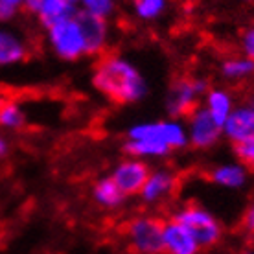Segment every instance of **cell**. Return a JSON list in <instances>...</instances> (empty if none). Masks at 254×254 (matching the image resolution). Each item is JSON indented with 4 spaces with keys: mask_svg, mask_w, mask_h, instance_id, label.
<instances>
[{
    "mask_svg": "<svg viewBox=\"0 0 254 254\" xmlns=\"http://www.w3.org/2000/svg\"><path fill=\"white\" fill-rule=\"evenodd\" d=\"M92 85L109 102L120 105L136 102L146 92V83L138 70L115 56H103L96 63Z\"/></svg>",
    "mask_w": 254,
    "mask_h": 254,
    "instance_id": "obj_1",
    "label": "cell"
},
{
    "mask_svg": "<svg viewBox=\"0 0 254 254\" xmlns=\"http://www.w3.org/2000/svg\"><path fill=\"white\" fill-rule=\"evenodd\" d=\"M164 225L159 217H136L127 225V238L134 254H166Z\"/></svg>",
    "mask_w": 254,
    "mask_h": 254,
    "instance_id": "obj_2",
    "label": "cell"
},
{
    "mask_svg": "<svg viewBox=\"0 0 254 254\" xmlns=\"http://www.w3.org/2000/svg\"><path fill=\"white\" fill-rule=\"evenodd\" d=\"M175 219L190 230L199 247H212L221 238L219 223L214 219V216H210L206 210L199 206H186L179 212Z\"/></svg>",
    "mask_w": 254,
    "mask_h": 254,
    "instance_id": "obj_3",
    "label": "cell"
},
{
    "mask_svg": "<svg viewBox=\"0 0 254 254\" xmlns=\"http://www.w3.org/2000/svg\"><path fill=\"white\" fill-rule=\"evenodd\" d=\"M50 30V41L58 54L64 59H76L85 54V43H83L79 26L74 20V15L70 19H64L58 24L48 28Z\"/></svg>",
    "mask_w": 254,
    "mask_h": 254,
    "instance_id": "obj_4",
    "label": "cell"
},
{
    "mask_svg": "<svg viewBox=\"0 0 254 254\" xmlns=\"http://www.w3.org/2000/svg\"><path fill=\"white\" fill-rule=\"evenodd\" d=\"M203 89L201 83L181 77L172 85L168 94V111L173 116H193L197 113V94Z\"/></svg>",
    "mask_w": 254,
    "mask_h": 254,
    "instance_id": "obj_5",
    "label": "cell"
},
{
    "mask_svg": "<svg viewBox=\"0 0 254 254\" xmlns=\"http://www.w3.org/2000/svg\"><path fill=\"white\" fill-rule=\"evenodd\" d=\"M129 136H131V140H151V142H159V144L168 146L170 149L185 146L186 142L185 131L179 126H175V124H168V122L136 126L129 131Z\"/></svg>",
    "mask_w": 254,
    "mask_h": 254,
    "instance_id": "obj_6",
    "label": "cell"
},
{
    "mask_svg": "<svg viewBox=\"0 0 254 254\" xmlns=\"http://www.w3.org/2000/svg\"><path fill=\"white\" fill-rule=\"evenodd\" d=\"M74 20L81 32L85 54H96L102 50L105 39H107V24H105L103 17L94 15L87 9H81V11L74 13Z\"/></svg>",
    "mask_w": 254,
    "mask_h": 254,
    "instance_id": "obj_7",
    "label": "cell"
},
{
    "mask_svg": "<svg viewBox=\"0 0 254 254\" xmlns=\"http://www.w3.org/2000/svg\"><path fill=\"white\" fill-rule=\"evenodd\" d=\"M149 175L151 173H149V170H147V166L144 162L129 160V162H124V164L118 166L111 179L115 181L124 195H134V193L142 191Z\"/></svg>",
    "mask_w": 254,
    "mask_h": 254,
    "instance_id": "obj_8",
    "label": "cell"
},
{
    "mask_svg": "<svg viewBox=\"0 0 254 254\" xmlns=\"http://www.w3.org/2000/svg\"><path fill=\"white\" fill-rule=\"evenodd\" d=\"M199 245L185 225L172 219L164 225V253L166 254H197Z\"/></svg>",
    "mask_w": 254,
    "mask_h": 254,
    "instance_id": "obj_9",
    "label": "cell"
},
{
    "mask_svg": "<svg viewBox=\"0 0 254 254\" xmlns=\"http://www.w3.org/2000/svg\"><path fill=\"white\" fill-rule=\"evenodd\" d=\"M28 9L37 13L41 22L50 28L74 15L70 0H24Z\"/></svg>",
    "mask_w": 254,
    "mask_h": 254,
    "instance_id": "obj_10",
    "label": "cell"
},
{
    "mask_svg": "<svg viewBox=\"0 0 254 254\" xmlns=\"http://www.w3.org/2000/svg\"><path fill=\"white\" fill-rule=\"evenodd\" d=\"M223 127L206 111H197L191 120V144L195 147H210L219 138Z\"/></svg>",
    "mask_w": 254,
    "mask_h": 254,
    "instance_id": "obj_11",
    "label": "cell"
},
{
    "mask_svg": "<svg viewBox=\"0 0 254 254\" xmlns=\"http://www.w3.org/2000/svg\"><path fill=\"white\" fill-rule=\"evenodd\" d=\"M223 127L234 142L254 138V107L238 109L230 113Z\"/></svg>",
    "mask_w": 254,
    "mask_h": 254,
    "instance_id": "obj_12",
    "label": "cell"
},
{
    "mask_svg": "<svg viewBox=\"0 0 254 254\" xmlns=\"http://www.w3.org/2000/svg\"><path fill=\"white\" fill-rule=\"evenodd\" d=\"M173 185H175V179H173L172 173L168 172H159L149 175L147 183L142 188V195L146 201H157L160 197L168 195L170 191L173 190Z\"/></svg>",
    "mask_w": 254,
    "mask_h": 254,
    "instance_id": "obj_13",
    "label": "cell"
},
{
    "mask_svg": "<svg viewBox=\"0 0 254 254\" xmlns=\"http://www.w3.org/2000/svg\"><path fill=\"white\" fill-rule=\"evenodd\" d=\"M24 58V46L11 33L0 32V66L17 63Z\"/></svg>",
    "mask_w": 254,
    "mask_h": 254,
    "instance_id": "obj_14",
    "label": "cell"
},
{
    "mask_svg": "<svg viewBox=\"0 0 254 254\" xmlns=\"http://www.w3.org/2000/svg\"><path fill=\"white\" fill-rule=\"evenodd\" d=\"M210 179L221 186H229V188H238L245 183V170L238 168V166H221L210 173Z\"/></svg>",
    "mask_w": 254,
    "mask_h": 254,
    "instance_id": "obj_15",
    "label": "cell"
},
{
    "mask_svg": "<svg viewBox=\"0 0 254 254\" xmlns=\"http://www.w3.org/2000/svg\"><path fill=\"white\" fill-rule=\"evenodd\" d=\"M94 195H96V199L102 204H105V206H116V204H120L122 201H124V197H126L120 191V188L116 186V183L113 179H103V181H100L94 188Z\"/></svg>",
    "mask_w": 254,
    "mask_h": 254,
    "instance_id": "obj_16",
    "label": "cell"
},
{
    "mask_svg": "<svg viewBox=\"0 0 254 254\" xmlns=\"http://www.w3.org/2000/svg\"><path fill=\"white\" fill-rule=\"evenodd\" d=\"M208 113L212 115V118L219 124V126H225L227 118L230 116V98L225 92H212L208 96Z\"/></svg>",
    "mask_w": 254,
    "mask_h": 254,
    "instance_id": "obj_17",
    "label": "cell"
},
{
    "mask_svg": "<svg viewBox=\"0 0 254 254\" xmlns=\"http://www.w3.org/2000/svg\"><path fill=\"white\" fill-rule=\"evenodd\" d=\"M126 151L134 157H142V155H164L170 151V147L159 142H151V140H131L126 146Z\"/></svg>",
    "mask_w": 254,
    "mask_h": 254,
    "instance_id": "obj_18",
    "label": "cell"
},
{
    "mask_svg": "<svg viewBox=\"0 0 254 254\" xmlns=\"http://www.w3.org/2000/svg\"><path fill=\"white\" fill-rule=\"evenodd\" d=\"M234 153L243 168H247L249 172H254V138L234 142Z\"/></svg>",
    "mask_w": 254,
    "mask_h": 254,
    "instance_id": "obj_19",
    "label": "cell"
},
{
    "mask_svg": "<svg viewBox=\"0 0 254 254\" xmlns=\"http://www.w3.org/2000/svg\"><path fill=\"white\" fill-rule=\"evenodd\" d=\"M251 72H254V61L251 59H230L223 64V74L229 77L247 76Z\"/></svg>",
    "mask_w": 254,
    "mask_h": 254,
    "instance_id": "obj_20",
    "label": "cell"
},
{
    "mask_svg": "<svg viewBox=\"0 0 254 254\" xmlns=\"http://www.w3.org/2000/svg\"><path fill=\"white\" fill-rule=\"evenodd\" d=\"M24 120L20 109L13 103H4L0 107V126L4 127H19Z\"/></svg>",
    "mask_w": 254,
    "mask_h": 254,
    "instance_id": "obj_21",
    "label": "cell"
},
{
    "mask_svg": "<svg viewBox=\"0 0 254 254\" xmlns=\"http://www.w3.org/2000/svg\"><path fill=\"white\" fill-rule=\"evenodd\" d=\"M133 2L138 15L144 17V19L157 17L162 11V7H164V0H133Z\"/></svg>",
    "mask_w": 254,
    "mask_h": 254,
    "instance_id": "obj_22",
    "label": "cell"
},
{
    "mask_svg": "<svg viewBox=\"0 0 254 254\" xmlns=\"http://www.w3.org/2000/svg\"><path fill=\"white\" fill-rule=\"evenodd\" d=\"M85 4V9L94 15H100V17H105L111 7H113V0H81Z\"/></svg>",
    "mask_w": 254,
    "mask_h": 254,
    "instance_id": "obj_23",
    "label": "cell"
},
{
    "mask_svg": "<svg viewBox=\"0 0 254 254\" xmlns=\"http://www.w3.org/2000/svg\"><path fill=\"white\" fill-rule=\"evenodd\" d=\"M243 48H245V54H247V59L254 61V30L245 33V39H243Z\"/></svg>",
    "mask_w": 254,
    "mask_h": 254,
    "instance_id": "obj_24",
    "label": "cell"
},
{
    "mask_svg": "<svg viewBox=\"0 0 254 254\" xmlns=\"http://www.w3.org/2000/svg\"><path fill=\"white\" fill-rule=\"evenodd\" d=\"M243 227H245V230H249V232L254 234V203H253V206L245 212V216H243Z\"/></svg>",
    "mask_w": 254,
    "mask_h": 254,
    "instance_id": "obj_25",
    "label": "cell"
},
{
    "mask_svg": "<svg viewBox=\"0 0 254 254\" xmlns=\"http://www.w3.org/2000/svg\"><path fill=\"white\" fill-rule=\"evenodd\" d=\"M13 13H15V9H13V7H7V6H4V4H0V20L11 19Z\"/></svg>",
    "mask_w": 254,
    "mask_h": 254,
    "instance_id": "obj_26",
    "label": "cell"
},
{
    "mask_svg": "<svg viewBox=\"0 0 254 254\" xmlns=\"http://www.w3.org/2000/svg\"><path fill=\"white\" fill-rule=\"evenodd\" d=\"M24 0H0V4H4L7 7H13V9H17V6H20Z\"/></svg>",
    "mask_w": 254,
    "mask_h": 254,
    "instance_id": "obj_27",
    "label": "cell"
},
{
    "mask_svg": "<svg viewBox=\"0 0 254 254\" xmlns=\"http://www.w3.org/2000/svg\"><path fill=\"white\" fill-rule=\"evenodd\" d=\"M6 151H7V147H6V142L0 138V157H4L6 155Z\"/></svg>",
    "mask_w": 254,
    "mask_h": 254,
    "instance_id": "obj_28",
    "label": "cell"
},
{
    "mask_svg": "<svg viewBox=\"0 0 254 254\" xmlns=\"http://www.w3.org/2000/svg\"><path fill=\"white\" fill-rule=\"evenodd\" d=\"M4 103H6V102H2V100H0V107H2V105H4Z\"/></svg>",
    "mask_w": 254,
    "mask_h": 254,
    "instance_id": "obj_29",
    "label": "cell"
},
{
    "mask_svg": "<svg viewBox=\"0 0 254 254\" xmlns=\"http://www.w3.org/2000/svg\"><path fill=\"white\" fill-rule=\"evenodd\" d=\"M133 254H134V253H133Z\"/></svg>",
    "mask_w": 254,
    "mask_h": 254,
    "instance_id": "obj_30",
    "label": "cell"
}]
</instances>
